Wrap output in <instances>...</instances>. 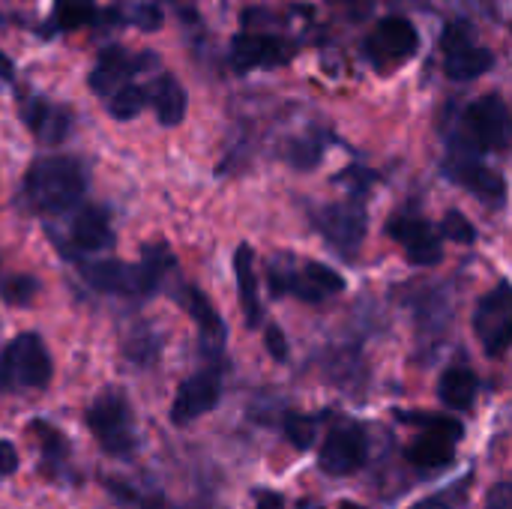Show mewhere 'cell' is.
Here are the masks:
<instances>
[{
    "label": "cell",
    "mask_w": 512,
    "mask_h": 509,
    "mask_svg": "<svg viewBox=\"0 0 512 509\" xmlns=\"http://www.w3.org/2000/svg\"><path fill=\"white\" fill-rule=\"evenodd\" d=\"M87 174L72 156H42L24 177V201L42 216H63L81 204Z\"/></svg>",
    "instance_id": "cell-1"
},
{
    "label": "cell",
    "mask_w": 512,
    "mask_h": 509,
    "mask_svg": "<svg viewBox=\"0 0 512 509\" xmlns=\"http://www.w3.org/2000/svg\"><path fill=\"white\" fill-rule=\"evenodd\" d=\"M168 249H150L141 264H123V261H93L81 267L84 282L99 294H117L132 300H147L159 291L168 267H171Z\"/></svg>",
    "instance_id": "cell-2"
},
{
    "label": "cell",
    "mask_w": 512,
    "mask_h": 509,
    "mask_svg": "<svg viewBox=\"0 0 512 509\" xmlns=\"http://www.w3.org/2000/svg\"><path fill=\"white\" fill-rule=\"evenodd\" d=\"M273 297H297L306 303H321L345 291V276L327 264L306 261V258H276L267 270Z\"/></svg>",
    "instance_id": "cell-3"
},
{
    "label": "cell",
    "mask_w": 512,
    "mask_h": 509,
    "mask_svg": "<svg viewBox=\"0 0 512 509\" xmlns=\"http://www.w3.org/2000/svg\"><path fill=\"white\" fill-rule=\"evenodd\" d=\"M51 372V354L36 333H21L0 351V393L45 390Z\"/></svg>",
    "instance_id": "cell-4"
},
{
    "label": "cell",
    "mask_w": 512,
    "mask_h": 509,
    "mask_svg": "<svg viewBox=\"0 0 512 509\" xmlns=\"http://www.w3.org/2000/svg\"><path fill=\"white\" fill-rule=\"evenodd\" d=\"M87 429L99 441V447L114 459H129L138 447L132 408L123 393H102L87 408Z\"/></svg>",
    "instance_id": "cell-5"
},
{
    "label": "cell",
    "mask_w": 512,
    "mask_h": 509,
    "mask_svg": "<svg viewBox=\"0 0 512 509\" xmlns=\"http://www.w3.org/2000/svg\"><path fill=\"white\" fill-rule=\"evenodd\" d=\"M315 228L324 234L333 252L342 258L354 261L363 249L369 216L360 201H345V204H327L315 213Z\"/></svg>",
    "instance_id": "cell-6"
},
{
    "label": "cell",
    "mask_w": 512,
    "mask_h": 509,
    "mask_svg": "<svg viewBox=\"0 0 512 509\" xmlns=\"http://www.w3.org/2000/svg\"><path fill=\"white\" fill-rule=\"evenodd\" d=\"M420 48V33L417 27L402 18V15H387L381 18L372 33L366 36L363 42V54L372 66L378 69H390V66H399L405 60H411Z\"/></svg>",
    "instance_id": "cell-7"
},
{
    "label": "cell",
    "mask_w": 512,
    "mask_h": 509,
    "mask_svg": "<svg viewBox=\"0 0 512 509\" xmlns=\"http://www.w3.org/2000/svg\"><path fill=\"white\" fill-rule=\"evenodd\" d=\"M462 135L468 138L471 150L489 153L504 150L510 135V111L501 96H480L462 114Z\"/></svg>",
    "instance_id": "cell-8"
},
{
    "label": "cell",
    "mask_w": 512,
    "mask_h": 509,
    "mask_svg": "<svg viewBox=\"0 0 512 509\" xmlns=\"http://www.w3.org/2000/svg\"><path fill=\"white\" fill-rule=\"evenodd\" d=\"M441 171H444L447 180H453L456 186L474 192L486 204H504V198H507V180L495 168H489L486 162H480L474 153H468L462 144H453L450 147Z\"/></svg>",
    "instance_id": "cell-9"
},
{
    "label": "cell",
    "mask_w": 512,
    "mask_h": 509,
    "mask_svg": "<svg viewBox=\"0 0 512 509\" xmlns=\"http://www.w3.org/2000/svg\"><path fill=\"white\" fill-rule=\"evenodd\" d=\"M369 456V438L366 429L354 420H345L330 429V435L321 444L318 468L327 477H351L366 465Z\"/></svg>",
    "instance_id": "cell-10"
},
{
    "label": "cell",
    "mask_w": 512,
    "mask_h": 509,
    "mask_svg": "<svg viewBox=\"0 0 512 509\" xmlns=\"http://www.w3.org/2000/svg\"><path fill=\"white\" fill-rule=\"evenodd\" d=\"M474 330L489 357H501L512 348V285L501 282L495 291H489L477 312H474Z\"/></svg>",
    "instance_id": "cell-11"
},
{
    "label": "cell",
    "mask_w": 512,
    "mask_h": 509,
    "mask_svg": "<svg viewBox=\"0 0 512 509\" xmlns=\"http://www.w3.org/2000/svg\"><path fill=\"white\" fill-rule=\"evenodd\" d=\"M495 66V54L474 42L468 24H450L444 33V72L453 81H474Z\"/></svg>",
    "instance_id": "cell-12"
},
{
    "label": "cell",
    "mask_w": 512,
    "mask_h": 509,
    "mask_svg": "<svg viewBox=\"0 0 512 509\" xmlns=\"http://www.w3.org/2000/svg\"><path fill=\"white\" fill-rule=\"evenodd\" d=\"M387 234L402 246L411 264L417 267H435L444 258L441 234L417 213H396L387 222Z\"/></svg>",
    "instance_id": "cell-13"
},
{
    "label": "cell",
    "mask_w": 512,
    "mask_h": 509,
    "mask_svg": "<svg viewBox=\"0 0 512 509\" xmlns=\"http://www.w3.org/2000/svg\"><path fill=\"white\" fill-rule=\"evenodd\" d=\"M222 399V375L219 369H204L195 372L192 378H186L177 387L174 405H171V423L174 426H186L195 423L198 417L210 414Z\"/></svg>",
    "instance_id": "cell-14"
},
{
    "label": "cell",
    "mask_w": 512,
    "mask_h": 509,
    "mask_svg": "<svg viewBox=\"0 0 512 509\" xmlns=\"http://www.w3.org/2000/svg\"><path fill=\"white\" fill-rule=\"evenodd\" d=\"M294 48L270 33H240L231 42V66L237 72H252V69H270L288 63Z\"/></svg>",
    "instance_id": "cell-15"
},
{
    "label": "cell",
    "mask_w": 512,
    "mask_h": 509,
    "mask_svg": "<svg viewBox=\"0 0 512 509\" xmlns=\"http://www.w3.org/2000/svg\"><path fill=\"white\" fill-rule=\"evenodd\" d=\"M147 63V57H132L129 51L123 48H105L90 72V90L99 93V96H111L117 93L123 84H129V75L135 69H141Z\"/></svg>",
    "instance_id": "cell-16"
},
{
    "label": "cell",
    "mask_w": 512,
    "mask_h": 509,
    "mask_svg": "<svg viewBox=\"0 0 512 509\" xmlns=\"http://www.w3.org/2000/svg\"><path fill=\"white\" fill-rule=\"evenodd\" d=\"M66 240L72 252H99L114 243V231L108 222V213L102 207H84L72 216L66 228Z\"/></svg>",
    "instance_id": "cell-17"
},
{
    "label": "cell",
    "mask_w": 512,
    "mask_h": 509,
    "mask_svg": "<svg viewBox=\"0 0 512 509\" xmlns=\"http://www.w3.org/2000/svg\"><path fill=\"white\" fill-rule=\"evenodd\" d=\"M24 120L33 129V135L45 144H60L72 129V114L48 99H27L24 102Z\"/></svg>",
    "instance_id": "cell-18"
},
{
    "label": "cell",
    "mask_w": 512,
    "mask_h": 509,
    "mask_svg": "<svg viewBox=\"0 0 512 509\" xmlns=\"http://www.w3.org/2000/svg\"><path fill=\"white\" fill-rule=\"evenodd\" d=\"M456 444L459 441L453 435L438 432V429H426L417 441L408 444L405 459L420 471H441L456 459Z\"/></svg>",
    "instance_id": "cell-19"
},
{
    "label": "cell",
    "mask_w": 512,
    "mask_h": 509,
    "mask_svg": "<svg viewBox=\"0 0 512 509\" xmlns=\"http://www.w3.org/2000/svg\"><path fill=\"white\" fill-rule=\"evenodd\" d=\"M234 276H237V288H240V306L246 315L249 327L261 324V294H258V276H255V252L243 243L234 252Z\"/></svg>",
    "instance_id": "cell-20"
},
{
    "label": "cell",
    "mask_w": 512,
    "mask_h": 509,
    "mask_svg": "<svg viewBox=\"0 0 512 509\" xmlns=\"http://www.w3.org/2000/svg\"><path fill=\"white\" fill-rule=\"evenodd\" d=\"M180 300H183L186 312L195 318V324L201 330V339H204V348L207 351H219L225 345V324H222L219 312L213 309V303L195 285H186Z\"/></svg>",
    "instance_id": "cell-21"
},
{
    "label": "cell",
    "mask_w": 512,
    "mask_h": 509,
    "mask_svg": "<svg viewBox=\"0 0 512 509\" xmlns=\"http://www.w3.org/2000/svg\"><path fill=\"white\" fill-rule=\"evenodd\" d=\"M150 105L162 126H177L186 117V90L174 75H159L150 87Z\"/></svg>",
    "instance_id": "cell-22"
},
{
    "label": "cell",
    "mask_w": 512,
    "mask_h": 509,
    "mask_svg": "<svg viewBox=\"0 0 512 509\" xmlns=\"http://www.w3.org/2000/svg\"><path fill=\"white\" fill-rule=\"evenodd\" d=\"M477 393H480V381H477V375H474L471 369H465V366L447 369V372L441 375V381H438V396H441V402H444L447 408H453V411H468V408H474Z\"/></svg>",
    "instance_id": "cell-23"
},
{
    "label": "cell",
    "mask_w": 512,
    "mask_h": 509,
    "mask_svg": "<svg viewBox=\"0 0 512 509\" xmlns=\"http://www.w3.org/2000/svg\"><path fill=\"white\" fill-rule=\"evenodd\" d=\"M33 432H36L39 450H42V471L60 474L69 462V441L45 420H33Z\"/></svg>",
    "instance_id": "cell-24"
},
{
    "label": "cell",
    "mask_w": 512,
    "mask_h": 509,
    "mask_svg": "<svg viewBox=\"0 0 512 509\" xmlns=\"http://www.w3.org/2000/svg\"><path fill=\"white\" fill-rule=\"evenodd\" d=\"M324 153H327V132L324 129H312L309 135L291 141V147H288L285 156H288V162L297 171H312L324 159Z\"/></svg>",
    "instance_id": "cell-25"
},
{
    "label": "cell",
    "mask_w": 512,
    "mask_h": 509,
    "mask_svg": "<svg viewBox=\"0 0 512 509\" xmlns=\"http://www.w3.org/2000/svg\"><path fill=\"white\" fill-rule=\"evenodd\" d=\"M147 105H150V87H138V84H123L117 93L108 96V114L117 120H132Z\"/></svg>",
    "instance_id": "cell-26"
},
{
    "label": "cell",
    "mask_w": 512,
    "mask_h": 509,
    "mask_svg": "<svg viewBox=\"0 0 512 509\" xmlns=\"http://www.w3.org/2000/svg\"><path fill=\"white\" fill-rule=\"evenodd\" d=\"M327 414H297V411H288L282 417V429H285V438L291 441V447L297 450H309L318 438V426Z\"/></svg>",
    "instance_id": "cell-27"
},
{
    "label": "cell",
    "mask_w": 512,
    "mask_h": 509,
    "mask_svg": "<svg viewBox=\"0 0 512 509\" xmlns=\"http://www.w3.org/2000/svg\"><path fill=\"white\" fill-rule=\"evenodd\" d=\"M96 15L93 0H57L54 6V21L60 30H78L84 24H90Z\"/></svg>",
    "instance_id": "cell-28"
},
{
    "label": "cell",
    "mask_w": 512,
    "mask_h": 509,
    "mask_svg": "<svg viewBox=\"0 0 512 509\" xmlns=\"http://www.w3.org/2000/svg\"><path fill=\"white\" fill-rule=\"evenodd\" d=\"M396 417L402 423H411V426H423V429H438V432H447L453 435L456 441H462L465 435V426L453 417H444V414H423V411H396Z\"/></svg>",
    "instance_id": "cell-29"
},
{
    "label": "cell",
    "mask_w": 512,
    "mask_h": 509,
    "mask_svg": "<svg viewBox=\"0 0 512 509\" xmlns=\"http://www.w3.org/2000/svg\"><path fill=\"white\" fill-rule=\"evenodd\" d=\"M36 291H39V282H36L33 276H12V279H6L3 288H0L3 300L12 303V306H27V303L36 297Z\"/></svg>",
    "instance_id": "cell-30"
},
{
    "label": "cell",
    "mask_w": 512,
    "mask_h": 509,
    "mask_svg": "<svg viewBox=\"0 0 512 509\" xmlns=\"http://www.w3.org/2000/svg\"><path fill=\"white\" fill-rule=\"evenodd\" d=\"M441 237H447V240H453V243L471 246V243L477 240V228H474L459 210H450V213L444 216V222H441Z\"/></svg>",
    "instance_id": "cell-31"
},
{
    "label": "cell",
    "mask_w": 512,
    "mask_h": 509,
    "mask_svg": "<svg viewBox=\"0 0 512 509\" xmlns=\"http://www.w3.org/2000/svg\"><path fill=\"white\" fill-rule=\"evenodd\" d=\"M267 351H270V357L273 360H279V363H285L288 360V342H285V333L273 324V327H267Z\"/></svg>",
    "instance_id": "cell-32"
},
{
    "label": "cell",
    "mask_w": 512,
    "mask_h": 509,
    "mask_svg": "<svg viewBox=\"0 0 512 509\" xmlns=\"http://www.w3.org/2000/svg\"><path fill=\"white\" fill-rule=\"evenodd\" d=\"M327 3H333V6H339V9H345L354 21L366 18V15L372 12V6H375V0H327Z\"/></svg>",
    "instance_id": "cell-33"
},
{
    "label": "cell",
    "mask_w": 512,
    "mask_h": 509,
    "mask_svg": "<svg viewBox=\"0 0 512 509\" xmlns=\"http://www.w3.org/2000/svg\"><path fill=\"white\" fill-rule=\"evenodd\" d=\"M486 509H512V486L510 483H498L489 498H486Z\"/></svg>",
    "instance_id": "cell-34"
},
{
    "label": "cell",
    "mask_w": 512,
    "mask_h": 509,
    "mask_svg": "<svg viewBox=\"0 0 512 509\" xmlns=\"http://www.w3.org/2000/svg\"><path fill=\"white\" fill-rule=\"evenodd\" d=\"M18 471V450L9 441H0V474L9 477Z\"/></svg>",
    "instance_id": "cell-35"
},
{
    "label": "cell",
    "mask_w": 512,
    "mask_h": 509,
    "mask_svg": "<svg viewBox=\"0 0 512 509\" xmlns=\"http://www.w3.org/2000/svg\"><path fill=\"white\" fill-rule=\"evenodd\" d=\"M255 509H285V501L276 492H261L258 495V507Z\"/></svg>",
    "instance_id": "cell-36"
},
{
    "label": "cell",
    "mask_w": 512,
    "mask_h": 509,
    "mask_svg": "<svg viewBox=\"0 0 512 509\" xmlns=\"http://www.w3.org/2000/svg\"><path fill=\"white\" fill-rule=\"evenodd\" d=\"M411 509H450V507H447V501H441V498H426V501L414 504Z\"/></svg>",
    "instance_id": "cell-37"
},
{
    "label": "cell",
    "mask_w": 512,
    "mask_h": 509,
    "mask_svg": "<svg viewBox=\"0 0 512 509\" xmlns=\"http://www.w3.org/2000/svg\"><path fill=\"white\" fill-rule=\"evenodd\" d=\"M339 509H366V507H360V504H354V501H345V504H339Z\"/></svg>",
    "instance_id": "cell-38"
}]
</instances>
